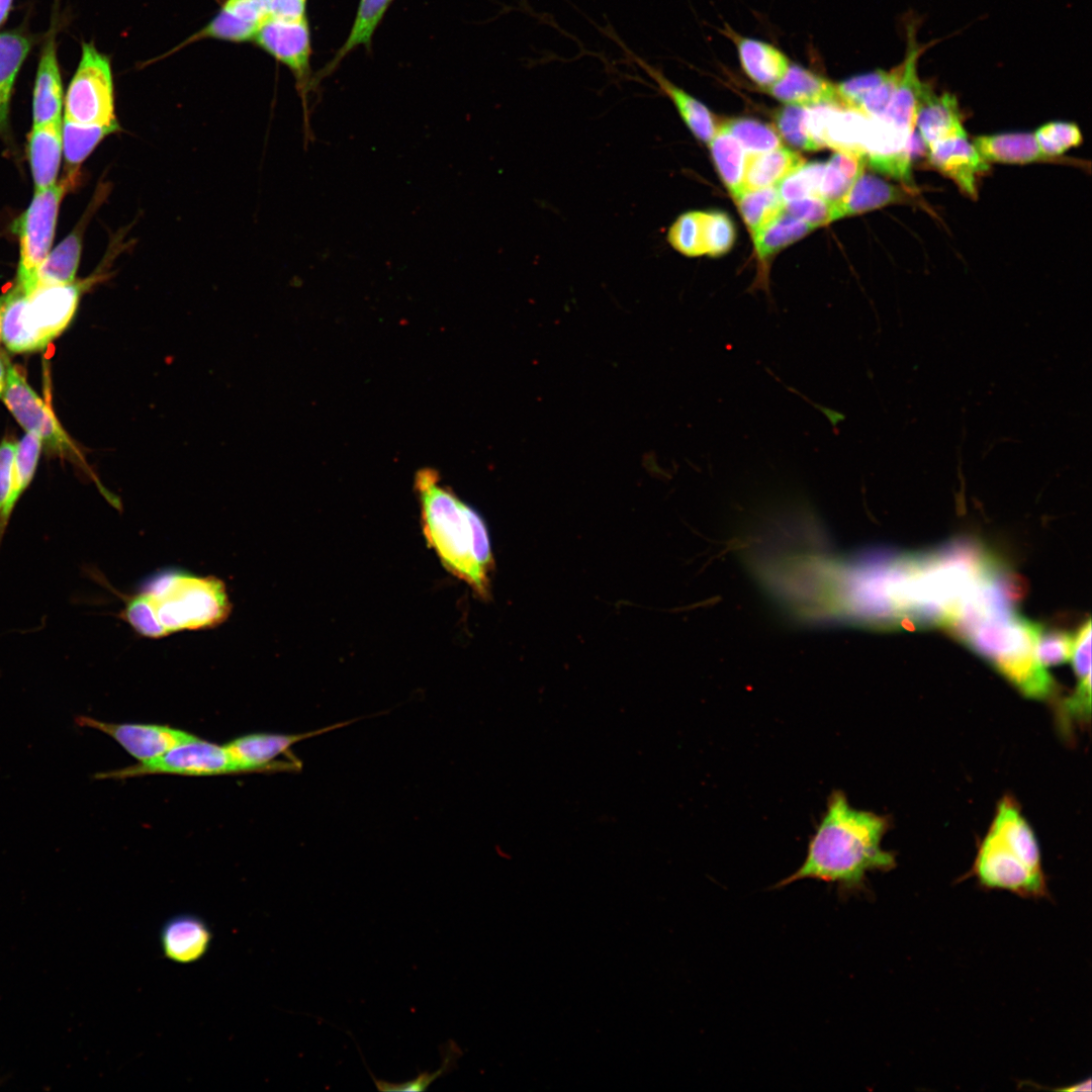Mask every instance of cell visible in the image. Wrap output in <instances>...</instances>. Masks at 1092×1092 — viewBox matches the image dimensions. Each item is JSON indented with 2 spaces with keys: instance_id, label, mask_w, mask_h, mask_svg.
<instances>
[{
  "instance_id": "obj_27",
  "label": "cell",
  "mask_w": 1092,
  "mask_h": 1092,
  "mask_svg": "<svg viewBox=\"0 0 1092 1092\" xmlns=\"http://www.w3.org/2000/svg\"><path fill=\"white\" fill-rule=\"evenodd\" d=\"M805 163L802 156L786 148L748 154L745 160L743 191L778 185Z\"/></svg>"
},
{
  "instance_id": "obj_28",
  "label": "cell",
  "mask_w": 1092,
  "mask_h": 1092,
  "mask_svg": "<svg viewBox=\"0 0 1092 1092\" xmlns=\"http://www.w3.org/2000/svg\"><path fill=\"white\" fill-rule=\"evenodd\" d=\"M31 44V37L21 30L0 32V133L7 130L11 93Z\"/></svg>"
},
{
  "instance_id": "obj_49",
  "label": "cell",
  "mask_w": 1092,
  "mask_h": 1092,
  "mask_svg": "<svg viewBox=\"0 0 1092 1092\" xmlns=\"http://www.w3.org/2000/svg\"><path fill=\"white\" fill-rule=\"evenodd\" d=\"M307 0H272L273 16L290 19L306 17Z\"/></svg>"
},
{
  "instance_id": "obj_25",
  "label": "cell",
  "mask_w": 1092,
  "mask_h": 1092,
  "mask_svg": "<svg viewBox=\"0 0 1092 1092\" xmlns=\"http://www.w3.org/2000/svg\"><path fill=\"white\" fill-rule=\"evenodd\" d=\"M990 831L1030 869L1042 872L1033 832L1011 800L1004 799L999 804Z\"/></svg>"
},
{
  "instance_id": "obj_16",
  "label": "cell",
  "mask_w": 1092,
  "mask_h": 1092,
  "mask_svg": "<svg viewBox=\"0 0 1092 1092\" xmlns=\"http://www.w3.org/2000/svg\"><path fill=\"white\" fill-rule=\"evenodd\" d=\"M929 163L960 190L977 198V178L989 170V163L979 154L967 134L954 136L927 149Z\"/></svg>"
},
{
  "instance_id": "obj_17",
  "label": "cell",
  "mask_w": 1092,
  "mask_h": 1092,
  "mask_svg": "<svg viewBox=\"0 0 1092 1092\" xmlns=\"http://www.w3.org/2000/svg\"><path fill=\"white\" fill-rule=\"evenodd\" d=\"M916 127L927 149L942 141L967 134L956 96L948 92L936 95L926 84L917 108Z\"/></svg>"
},
{
  "instance_id": "obj_22",
  "label": "cell",
  "mask_w": 1092,
  "mask_h": 1092,
  "mask_svg": "<svg viewBox=\"0 0 1092 1092\" xmlns=\"http://www.w3.org/2000/svg\"><path fill=\"white\" fill-rule=\"evenodd\" d=\"M62 149L61 120L32 126L27 150L35 192L56 184Z\"/></svg>"
},
{
  "instance_id": "obj_19",
  "label": "cell",
  "mask_w": 1092,
  "mask_h": 1092,
  "mask_svg": "<svg viewBox=\"0 0 1092 1092\" xmlns=\"http://www.w3.org/2000/svg\"><path fill=\"white\" fill-rule=\"evenodd\" d=\"M211 937L208 925L200 917L180 914L164 923L160 940L168 960L177 964H192L207 952Z\"/></svg>"
},
{
  "instance_id": "obj_4",
  "label": "cell",
  "mask_w": 1092,
  "mask_h": 1092,
  "mask_svg": "<svg viewBox=\"0 0 1092 1092\" xmlns=\"http://www.w3.org/2000/svg\"><path fill=\"white\" fill-rule=\"evenodd\" d=\"M1041 626L1014 612L974 623L953 636L985 657L1024 695L1051 697L1056 685L1035 655Z\"/></svg>"
},
{
  "instance_id": "obj_12",
  "label": "cell",
  "mask_w": 1092,
  "mask_h": 1092,
  "mask_svg": "<svg viewBox=\"0 0 1092 1092\" xmlns=\"http://www.w3.org/2000/svg\"><path fill=\"white\" fill-rule=\"evenodd\" d=\"M363 718V717H361ZM352 719L339 722L318 730L297 734H251L239 737L224 745V748L238 767L239 771L269 770L274 771H298L301 769L300 760L277 761L273 760L281 754L288 755L291 759H298L290 752V747L304 739L327 733L356 722L361 719Z\"/></svg>"
},
{
  "instance_id": "obj_1",
  "label": "cell",
  "mask_w": 1092,
  "mask_h": 1092,
  "mask_svg": "<svg viewBox=\"0 0 1092 1092\" xmlns=\"http://www.w3.org/2000/svg\"><path fill=\"white\" fill-rule=\"evenodd\" d=\"M887 825L886 818L853 808L841 790H834L809 839L803 863L772 888L811 879L836 885L840 899L864 892L869 873L895 866L893 854L882 847Z\"/></svg>"
},
{
  "instance_id": "obj_14",
  "label": "cell",
  "mask_w": 1092,
  "mask_h": 1092,
  "mask_svg": "<svg viewBox=\"0 0 1092 1092\" xmlns=\"http://www.w3.org/2000/svg\"><path fill=\"white\" fill-rule=\"evenodd\" d=\"M79 727L99 730L117 741L129 754L141 761L154 758L171 748L197 737L183 730L152 724H115L78 715Z\"/></svg>"
},
{
  "instance_id": "obj_13",
  "label": "cell",
  "mask_w": 1092,
  "mask_h": 1092,
  "mask_svg": "<svg viewBox=\"0 0 1092 1092\" xmlns=\"http://www.w3.org/2000/svg\"><path fill=\"white\" fill-rule=\"evenodd\" d=\"M273 16L272 0H224L217 13L200 30L164 57L201 39L231 42L254 40L260 26Z\"/></svg>"
},
{
  "instance_id": "obj_53",
  "label": "cell",
  "mask_w": 1092,
  "mask_h": 1092,
  "mask_svg": "<svg viewBox=\"0 0 1092 1092\" xmlns=\"http://www.w3.org/2000/svg\"><path fill=\"white\" fill-rule=\"evenodd\" d=\"M0 1084H1V1079H0Z\"/></svg>"
},
{
  "instance_id": "obj_35",
  "label": "cell",
  "mask_w": 1092,
  "mask_h": 1092,
  "mask_svg": "<svg viewBox=\"0 0 1092 1092\" xmlns=\"http://www.w3.org/2000/svg\"><path fill=\"white\" fill-rule=\"evenodd\" d=\"M814 229L812 224L783 211L752 236L755 253L760 261H766Z\"/></svg>"
},
{
  "instance_id": "obj_6",
  "label": "cell",
  "mask_w": 1092,
  "mask_h": 1092,
  "mask_svg": "<svg viewBox=\"0 0 1092 1092\" xmlns=\"http://www.w3.org/2000/svg\"><path fill=\"white\" fill-rule=\"evenodd\" d=\"M2 401L19 425L28 433L39 437L42 446L59 457L69 460L97 484L100 493L117 510L119 498L106 489L95 473L87 465L83 454L63 429L50 405L30 387L25 376L10 365Z\"/></svg>"
},
{
  "instance_id": "obj_46",
  "label": "cell",
  "mask_w": 1092,
  "mask_h": 1092,
  "mask_svg": "<svg viewBox=\"0 0 1092 1092\" xmlns=\"http://www.w3.org/2000/svg\"><path fill=\"white\" fill-rule=\"evenodd\" d=\"M1074 646V636L1063 631L1040 632L1035 655L1041 665H1056L1066 662L1071 658Z\"/></svg>"
},
{
  "instance_id": "obj_18",
  "label": "cell",
  "mask_w": 1092,
  "mask_h": 1092,
  "mask_svg": "<svg viewBox=\"0 0 1092 1092\" xmlns=\"http://www.w3.org/2000/svg\"><path fill=\"white\" fill-rule=\"evenodd\" d=\"M63 85L56 31L51 30L40 53L32 96L33 126L61 120Z\"/></svg>"
},
{
  "instance_id": "obj_51",
  "label": "cell",
  "mask_w": 1092,
  "mask_h": 1092,
  "mask_svg": "<svg viewBox=\"0 0 1092 1092\" xmlns=\"http://www.w3.org/2000/svg\"><path fill=\"white\" fill-rule=\"evenodd\" d=\"M12 0H0V26L5 22L8 17Z\"/></svg>"
},
{
  "instance_id": "obj_9",
  "label": "cell",
  "mask_w": 1092,
  "mask_h": 1092,
  "mask_svg": "<svg viewBox=\"0 0 1092 1092\" xmlns=\"http://www.w3.org/2000/svg\"><path fill=\"white\" fill-rule=\"evenodd\" d=\"M239 772L224 746L199 739L182 743L146 761L121 769L99 772L96 779H124L151 774L216 776Z\"/></svg>"
},
{
  "instance_id": "obj_20",
  "label": "cell",
  "mask_w": 1092,
  "mask_h": 1092,
  "mask_svg": "<svg viewBox=\"0 0 1092 1092\" xmlns=\"http://www.w3.org/2000/svg\"><path fill=\"white\" fill-rule=\"evenodd\" d=\"M766 92L786 104L840 107L835 84L796 64H790L783 78Z\"/></svg>"
},
{
  "instance_id": "obj_5",
  "label": "cell",
  "mask_w": 1092,
  "mask_h": 1092,
  "mask_svg": "<svg viewBox=\"0 0 1092 1092\" xmlns=\"http://www.w3.org/2000/svg\"><path fill=\"white\" fill-rule=\"evenodd\" d=\"M104 274L66 284L38 285L26 294L18 285L6 292L1 341L13 353L44 349L71 324L82 293Z\"/></svg>"
},
{
  "instance_id": "obj_2",
  "label": "cell",
  "mask_w": 1092,
  "mask_h": 1092,
  "mask_svg": "<svg viewBox=\"0 0 1092 1092\" xmlns=\"http://www.w3.org/2000/svg\"><path fill=\"white\" fill-rule=\"evenodd\" d=\"M117 595L123 602L117 616L139 635L151 639L215 628L232 612L223 580L177 567L150 575L131 594Z\"/></svg>"
},
{
  "instance_id": "obj_15",
  "label": "cell",
  "mask_w": 1092,
  "mask_h": 1092,
  "mask_svg": "<svg viewBox=\"0 0 1092 1092\" xmlns=\"http://www.w3.org/2000/svg\"><path fill=\"white\" fill-rule=\"evenodd\" d=\"M907 34L906 57L900 64V74L894 95L885 113L878 118L903 134L912 136L919 100L925 86L917 73V62L924 47L918 44L913 28H908Z\"/></svg>"
},
{
  "instance_id": "obj_44",
  "label": "cell",
  "mask_w": 1092,
  "mask_h": 1092,
  "mask_svg": "<svg viewBox=\"0 0 1092 1092\" xmlns=\"http://www.w3.org/2000/svg\"><path fill=\"white\" fill-rule=\"evenodd\" d=\"M736 232L732 219L722 211L704 212V241L706 254L719 257L734 245Z\"/></svg>"
},
{
  "instance_id": "obj_34",
  "label": "cell",
  "mask_w": 1092,
  "mask_h": 1092,
  "mask_svg": "<svg viewBox=\"0 0 1092 1092\" xmlns=\"http://www.w3.org/2000/svg\"><path fill=\"white\" fill-rule=\"evenodd\" d=\"M81 251L82 233L77 229L49 253L38 269L36 286L73 282Z\"/></svg>"
},
{
  "instance_id": "obj_52",
  "label": "cell",
  "mask_w": 1092,
  "mask_h": 1092,
  "mask_svg": "<svg viewBox=\"0 0 1092 1092\" xmlns=\"http://www.w3.org/2000/svg\"><path fill=\"white\" fill-rule=\"evenodd\" d=\"M5 300H6V293H4V294H2L0 296V342H1V320H2V313H3Z\"/></svg>"
},
{
  "instance_id": "obj_38",
  "label": "cell",
  "mask_w": 1092,
  "mask_h": 1092,
  "mask_svg": "<svg viewBox=\"0 0 1092 1092\" xmlns=\"http://www.w3.org/2000/svg\"><path fill=\"white\" fill-rule=\"evenodd\" d=\"M442 1064L441 1067L434 1072L425 1070L419 1071L418 1077L405 1082H388L382 1079H377L369 1071L375 1087L381 1092H424L430 1085L440 1077H443L451 1073L457 1068V1060L462 1056V1052L457 1043L453 1040H448L440 1046Z\"/></svg>"
},
{
  "instance_id": "obj_41",
  "label": "cell",
  "mask_w": 1092,
  "mask_h": 1092,
  "mask_svg": "<svg viewBox=\"0 0 1092 1092\" xmlns=\"http://www.w3.org/2000/svg\"><path fill=\"white\" fill-rule=\"evenodd\" d=\"M826 163L813 162L803 164L777 186L784 203L809 196H819L821 180Z\"/></svg>"
},
{
  "instance_id": "obj_48",
  "label": "cell",
  "mask_w": 1092,
  "mask_h": 1092,
  "mask_svg": "<svg viewBox=\"0 0 1092 1092\" xmlns=\"http://www.w3.org/2000/svg\"><path fill=\"white\" fill-rule=\"evenodd\" d=\"M899 74L900 65L892 69L889 77L864 96L858 111L869 118L881 117L892 100Z\"/></svg>"
},
{
  "instance_id": "obj_45",
  "label": "cell",
  "mask_w": 1092,
  "mask_h": 1092,
  "mask_svg": "<svg viewBox=\"0 0 1092 1092\" xmlns=\"http://www.w3.org/2000/svg\"><path fill=\"white\" fill-rule=\"evenodd\" d=\"M889 75L890 71L878 70L854 76L844 82L836 84L835 87L840 107L858 111L864 96L871 90L882 84Z\"/></svg>"
},
{
  "instance_id": "obj_43",
  "label": "cell",
  "mask_w": 1092,
  "mask_h": 1092,
  "mask_svg": "<svg viewBox=\"0 0 1092 1092\" xmlns=\"http://www.w3.org/2000/svg\"><path fill=\"white\" fill-rule=\"evenodd\" d=\"M1033 134L1041 152L1052 160L1083 142L1079 126L1068 121L1045 123L1038 127Z\"/></svg>"
},
{
  "instance_id": "obj_40",
  "label": "cell",
  "mask_w": 1092,
  "mask_h": 1092,
  "mask_svg": "<svg viewBox=\"0 0 1092 1092\" xmlns=\"http://www.w3.org/2000/svg\"><path fill=\"white\" fill-rule=\"evenodd\" d=\"M41 447L42 442L39 437L28 432L16 443L12 489L14 506L34 476Z\"/></svg>"
},
{
  "instance_id": "obj_37",
  "label": "cell",
  "mask_w": 1092,
  "mask_h": 1092,
  "mask_svg": "<svg viewBox=\"0 0 1092 1092\" xmlns=\"http://www.w3.org/2000/svg\"><path fill=\"white\" fill-rule=\"evenodd\" d=\"M733 135L748 154H757L782 147L778 131L766 123L751 118H732L719 125Z\"/></svg>"
},
{
  "instance_id": "obj_10",
  "label": "cell",
  "mask_w": 1092,
  "mask_h": 1092,
  "mask_svg": "<svg viewBox=\"0 0 1092 1092\" xmlns=\"http://www.w3.org/2000/svg\"><path fill=\"white\" fill-rule=\"evenodd\" d=\"M974 873L988 889L1007 890L1024 898L1046 895L1043 873L1030 869L990 830L980 844Z\"/></svg>"
},
{
  "instance_id": "obj_32",
  "label": "cell",
  "mask_w": 1092,
  "mask_h": 1092,
  "mask_svg": "<svg viewBox=\"0 0 1092 1092\" xmlns=\"http://www.w3.org/2000/svg\"><path fill=\"white\" fill-rule=\"evenodd\" d=\"M870 118L862 113L833 107L827 117L823 145L836 151L863 152V142Z\"/></svg>"
},
{
  "instance_id": "obj_31",
  "label": "cell",
  "mask_w": 1092,
  "mask_h": 1092,
  "mask_svg": "<svg viewBox=\"0 0 1092 1092\" xmlns=\"http://www.w3.org/2000/svg\"><path fill=\"white\" fill-rule=\"evenodd\" d=\"M393 0H360L355 20L345 42L321 72V77L331 74L343 59L360 46L370 48L375 29L381 22Z\"/></svg>"
},
{
  "instance_id": "obj_23",
  "label": "cell",
  "mask_w": 1092,
  "mask_h": 1092,
  "mask_svg": "<svg viewBox=\"0 0 1092 1092\" xmlns=\"http://www.w3.org/2000/svg\"><path fill=\"white\" fill-rule=\"evenodd\" d=\"M729 35L736 44L744 73L756 85L766 90L786 74L790 61L776 47L734 32Z\"/></svg>"
},
{
  "instance_id": "obj_42",
  "label": "cell",
  "mask_w": 1092,
  "mask_h": 1092,
  "mask_svg": "<svg viewBox=\"0 0 1092 1092\" xmlns=\"http://www.w3.org/2000/svg\"><path fill=\"white\" fill-rule=\"evenodd\" d=\"M808 107L787 104L775 114V123L780 136L787 143L805 151L820 150L812 140L807 128Z\"/></svg>"
},
{
  "instance_id": "obj_30",
  "label": "cell",
  "mask_w": 1092,
  "mask_h": 1092,
  "mask_svg": "<svg viewBox=\"0 0 1092 1092\" xmlns=\"http://www.w3.org/2000/svg\"><path fill=\"white\" fill-rule=\"evenodd\" d=\"M866 154L857 151H836L825 165L819 196L838 202L863 173Z\"/></svg>"
},
{
  "instance_id": "obj_21",
  "label": "cell",
  "mask_w": 1092,
  "mask_h": 1092,
  "mask_svg": "<svg viewBox=\"0 0 1092 1092\" xmlns=\"http://www.w3.org/2000/svg\"><path fill=\"white\" fill-rule=\"evenodd\" d=\"M630 56L655 82L658 89L671 100L693 134L701 142L709 144L717 131V125L710 110L694 96L672 83L661 70L632 53Z\"/></svg>"
},
{
  "instance_id": "obj_8",
  "label": "cell",
  "mask_w": 1092,
  "mask_h": 1092,
  "mask_svg": "<svg viewBox=\"0 0 1092 1092\" xmlns=\"http://www.w3.org/2000/svg\"><path fill=\"white\" fill-rule=\"evenodd\" d=\"M71 187L65 180L34 193L28 208L17 221L20 259L16 284L30 293L37 282V272L50 253L55 236L59 206Z\"/></svg>"
},
{
  "instance_id": "obj_11",
  "label": "cell",
  "mask_w": 1092,
  "mask_h": 1092,
  "mask_svg": "<svg viewBox=\"0 0 1092 1092\" xmlns=\"http://www.w3.org/2000/svg\"><path fill=\"white\" fill-rule=\"evenodd\" d=\"M254 41L290 70L304 98L311 74V38L307 18L271 16L260 26Z\"/></svg>"
},
{
  "instance_id": "obj_29",
  "label": "cell",
  "mask_w": 1092,
  "mask_h": 1092,
  "mask_svg": "<svg viewBox=\"0 0 1092 1092\" xmlns=\"http://www.w3.org/2000/svg\"><path fill=\"white\" fill-rule=\"evenodd\" d=\"M117 130L109 126L81 124L64 118L62 139L65 176L63 179L71 189L79 179V170L85 159L105 136Z\"/></svg>"
},
{
  "instance_id": "obj_47",
  "label": "cell",
  "mask_w": 1092,
  "mask_h": 1092,
  "mask_svg": "<svg viewBox=\"0 0 1092 1092\" xmlns=\"http://www.w3.org/2000/svg\"><path fill=\"white\" fill-rule=\"evenodd\" d=\"M784 211L812 224L814 228L835 220L834 202L820 196H809L785 203Z\"/></svg>"
},
{
  "instance_id": "obj_24",
  "label": "cell",
  "mask_w": 1092,
  "mask_h": 1092,
  "mask_svg": "<svg viewBox=\"0 0 1092 1092\" xmlns=\"http://www.w3.org/2000/svg\"><path fill=\"white\" fill-rule=\"evenodd\" d=\"M905 189L871 174L862 173L848 192L834 203V219L859 214L892 203L908 201Z\"/></svg>"
},
{
  "instance_id": "obj_39",
  "label": "cell",
  "mask_w": 1092,
  "mask_h": 1092,
  "mask_svg": "<svg viewBox=\"0 0 1092 1092\" xmlns=\"http://www.w3.org/2000/svg\"><path fill=\"white\" fill-rule=\"evenodd\" d=\"M669 245L680 254L697 257L706 254L704 241V212L688 211L680 214L667 232Z\"/></svg>"
},
{
  "instance_id": "obj_33",
  "label": "cell",
  "mask_w": 1092,
  "mask_h": 1092,
  "mask_svg": "<svg viewBox=\"0 0 1092 1092\" xmlns=\"http://www.w3.org/2000/svg\"><path fill=\"white\" fill-rule=\"evenodd\" d=\"M716 169L733 197L743 191L745 171L744 149L730 133L719 126L709 143Z\"/></svg>"
},
{
  "instance_id": "obj_36",
  "label": "cell",
  "mask_w": 1092,
  "mask_h": 1092,
  "mask_svg": "<svg viewBox=\"0 0 1092 1092\" xmlns=\"http://www.w3.org/2000/svg\"><path fill=\"white\" fill-rule=\"evenodd\" d=\"M734 198L752 236L784 211L785 203L775 186L742 191Z\"/></svg>"
},
{
  "instance_id": "obj_50",
  "label": "cell",
  "mask_w": 1092,
  "mask_h": 1092,
  "mask_svg": "<svg viewBox=\"0 0 1092 1092\" xmlns=\"http://www.w3.org/2000/svg\"><path fill=\"white\" fill-rule=\"evenodd\" d=\"M10 365L11 364L6 359V357H4L3 355H0V398H1V396L3 394V391H4V388H5L6 379H7L8 370H9Z\"/></svg>"
},
{
  "instance_id": "obj_7",
  "label": "cell",
  "mask_w": 1092,
  "mask_h": 1092,
  "mask_svg": "<svg viewBox=\"0 0 1092 1092\" xmlns=\"http://www.w3.org/2000/svg\"><path fill=\"white\" fill-rule=\"evenodd\" d=\"M65 118L119 130L115 115L111 62L93 42H83L81 58L65 95Z\"/></svg>"
},
{
  "instance_id": "obj_26",
  "label": "cell",
  "mask_w": 1092,
  "mask_h": 1092,
  "mask_svg": "<svg viewBox=\"0 0 1092 1092\" xmlns=\"http://www.w3.org/2000/svg\"><path fill=\"white\" fill-rule=\"evenodd\" d=\"M973 145L988 163L1027 164L1052 160L1041 152L1033 132L980 135L974 139Z\"/></svg>"
},
{
  "instance_id": "obj_3",
  "label": "cell",
  "mask_w": 1092,
  "mask_h": 1092,
  "mask_svg": "<svg viewBox=\"0 0 1092 1092\" xmlns=\"http://www.w3.org/2000/svg\"><path fill=\"white\" fill-rule=\"evenodd\" d=\"M424 536L442 565L480 598L490 594L493 556L486 526L466 503L445 486L437 471L416 474Z\"/></svg>"
}]
</instances>
